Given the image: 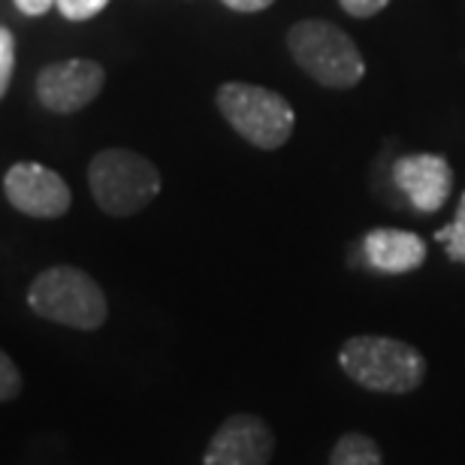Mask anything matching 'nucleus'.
Wrapping results in <instances>:
<instances>
[{
	"label": "nucleus",
	"mask_w": 465,
	"mask_h": 465,
	"mask_svg": "<svg viewBox=\"0 0 465 465\" xmlns=\"http://www.w3.org/2000/svg\"><path fill=\"white\" fill-rule=\"evenodd\" d=\"M27 309L58 327L94 332L109 318L106 293L85 269L49 266L27 284Z\"/></svg>",
	"instance_id": "1"
},
{
	"label": "nucleus",
	"mask_w": 465,
	"mask_h": 465,
	"mask_svg": "<svg viewBox=\"0 0 465 465\" xmlns=\"http://www.w3.org/2000/svg\"><path fill=\"white\" fill-rule=\"evenodd\" d=\"M341 371L371 393H411L426 378V357L414 345L390 336H353L339 351Z\"/></svg>",
	"instance_id": "2"
},
{
	"label": "nucleus",
	"mask_w": 465,
	"mask_h": 465,
	"mask_svg": "<svg viewBox=\"0 0 465 465\" xmlns=\"http://www.w3.org/2000/svg\"><path fill=\"white\" fill-rule=\"evenodd\" d=\"M161 173L130 148H104L88 163V191L109 218H134L161 193Z\"/></svg>",
	"instance_id": "3"
},
{
	"label": "nucleus",
	"mask_w": 465,
	"mask_h": 465,
	"mask_svg": "<svg viewBox=\"0 0 465 465\" xmlns=\"http://www.w3.org/2000/svg\"><path fill=\"white\" fill-rule=\"evenodd\" d=\"M287 52L305 76L332 91H348L362 79L366 64L360 49L341 27L305 18L287 31Z\"/></svg>",
	"instance_id": "4"
},
{
	"label": "nucleus",
	"mask_w": 465,
	"mask_h": 465,
	"mask_svg": "<svg viewBox=\"0 0 465 465\" xmlns=\"http://www.w3.org/2000/svg\"><path fill=\"white\" fill-rule=\"evenodd\" d=\"M218 113L236 134L263 152L282 148L293 134L296 115L291 104L263 85H248V82H227L215 91Z\"/></svg>",
	"instance_id": "5"
},
{
	"label": "nucleus",
	"mask_w": 465,
	"mask_h": 465,
	"mask_svg": "<svg viewBox=\"0 0 465 465\" xmlns=\"http://www.w3.org/2000/svg\"><path fill=\"white\" fill-rule=\"evenodd\" d=\"M106 85V70L100 61L67 58L54 61L36 73L34 94L43 109L54 115H76L100 97Z\"/></svg>",
	"instance_id": "6"
},
{
	"label": "nucleus",
	"mask_w": 465,
	"mask_h": 465,
	"mask_svg": "<svg viewBox=\"0 0 465 465\" xmlns=\"http://www.w3.org/2000/svg\"><path fill=\"white\" fill-rule=\"evenodd\" d=\"M4 197L15 212L36 221L64 218L73 206L70 184L58 170L36 161H15L4 173Z\"/></svg>",
	"instance_id": "7"
},
{
	"label": "nucleus",
	"mask_w": 465,
	"mask_h": 465,
	"mask_svg": "<svg viewBox=\"0 0 465 465\" xmlns=\"http://www.w3.org/2000/svg\"><path fill=\"white\" fill-rule=\"evenodd\" d=\"M275 453V435L260 414L239 411L218 426L206 444L203 465H269Z\"/></svg>",
	"instance_id": "8"
},
{
	"label": "nucleus",
	"mask_w": 465,
	"mask_h": 465,
	"mask_svg": "<svg viewBox=\"0 0 465 465\" xmlns=\"http://www.w3.org/2000/svg\"><path fill=\"white\" fill-rule=\"evenodd\" d=\"M393 182L417 212L435 215L453 191V170L441 154H405L393 163Z\"/></svg>",
	"instance_id": "9"
},
{
	"label": "nucleus",
	"mask_w": 465,
	"mask_h": 465,
	"mask_svg": "<svg viewBox=\"0 0 465 465\" xmlns=\"http://www.w3.org/2000/svg\"><path fill=\"white\" fill-rule=\"evenodd\" d=\"M362 254L371 269L384 275H405L423 266L426 260V242L417 232L378 227L362 236Z\"/></svg>",
	"instance_id": "10"
},
{
	"label": "nucleus",
	"mask_w": 465,
	"mask_h": 465,
	"mask_svg": "<svg viewBox=\"0 0 465 465\" xmlns=\"http://www.w3.org/2000/svg\"><path fill=\"white\" fill-rule=\"evenodd\" d=\"M330 465H384L375 439L362 432H345L330 450Z\"/></svg>",
	"instance_id": "11"
},
{
	"label": "nucleus",
	"mask_w": 465,
	"mask_h": 465,
	"mask_svg": "<svg viewBox=\"0 0 465 465\" xmlns=\"http://www.w3.org/2000/svg\"><path fill=\"white\" fill-rule=\"evenodd\" d=\"M435 239L441 242L444 251H448V257L453 263H462L465 266V193L460 197V206H457V215L448 227H441L435 232Z\"/></svg>",
	"instance_id": "12"
},
{
	"label": "nucleus",
	"mask_w": 465,
	"mask_h": 465,
	"mask_svg": "<svg viewBox=\"0 0 465 465\" xmlns=\"http://www.w3.org/2000/svg\"><path fill=\"white\" fill-rule=\"evenodd\" d=\"M113 4V0H54V9L61 13V18H67V22H91V18H97L104 9Z\"/></svg>",
	"instance_id": "13"
},
{
	"label": "nucleus",
	"mask_w": 465,
	"mask_h": 465,
	"mask_svg": "<svg viewBox=\"0 0 465 465\" xmlns=\"http://www.w3.org/2000/svg\"><path fill=\"white\" fill-rule=\"evenodd\" d=\"M15 76V34L6 25H0V100L9 94Z\"/></svg>",
	"instance_id": "14"
},
{
	"label": "nucleus",
	"mask_w": 465,
	"mask_h": 465,
	"mask_svg": "<svg viewBox=\"0 0 465 465\" xmlns=\"http://www.w3.org/2000/svg\"><path fill=\"white\" fill-rule=\"evenodd\" d=\"M22 390H25L22 369H18L15 360L0 348V402H13V399L22 396Z\"/></svg>",
	"instance_id": "15"
},
{
	"label": "nucleus",
	"mask_w": 465,
	"mask_h": 465,
	"mask_svg": "<svg viewBox=\"0 0 465 465\" xmlns=\"http://www.w3.org/2000/svg\"><path fill=\"white\" fill-rule=\"evenodd\" d=\"M339 4L353 18H369V15H378L390 0H339Z\"/></svg>",
	"instance_id": "16"
},
{
	"label": "nucleus",
	"mask_w": 465,
	"mask_h": 465,
	"mask_svg": "<svg viewBox=\"0 0 465 465\" xmlns=\"http://www.w3.org/2000/svg\"><path fill=\"white\" fill-rule=\"evenodd\" d=\"M13 6L27 18H40L49 9H54V0H13Z\"/></svg>",
	"instance_id": "17"
},
{
	"label": "nucleus",
	"mask_w": 465,
	"mask_h": 465,
	"mask_svg": "<svg viewBox=\"0 0 465 465\" xmlns=\"http://www.w3.org/2000/svg\"><path fill=\"white\" fill-rule=\"evenodd\" d=\"M232 13H260V9H269L275 0H221Z\"/></svg>",
	"instance_id": "18"
}]
</instances>
